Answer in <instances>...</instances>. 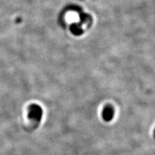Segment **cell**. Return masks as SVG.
<instances>
[{
    "mask_svg": "<svg viewBox=\"0 0 155 155\" xmlns=\"http://www.w3.org/2000/svg\"><path fill=\"white\" fill-rule=\"evenodd\" d=\"M114 115V108L111 105H106L102 110V117L105 122H110Z\"/></svg>",
    "mask_w": 155,
    "mask_h": 155,
    "instance_id": "cell-1",
    "label": "cell"
},
{
    "mask_svg": "<svg viewBox=\"0 0 155 155\" xmlns=\"http://www.w3.org/2000/svg\"><path fill=\"white\" fill-rule=\"evenodd\" d=\"M71 31L76 36H80L84 33V31L82 29L80 25L78 23H72L71 25Z\"/></svg>",
    "mask_w": 155,
    "mask_h": 155,
    "instance_id": "cell-2",
    "label": "cell"
},
{
    "mask_svg": "<svg viewBox=\"0 0 155 155\" xmlns=\"http://www.w3.org/2000/svg\"><path fill=\"white\" fill-rule=\"evenodd\" d=\"M81 18V22L84 23H86L89 21V18H91L90 16L88 15V14H83L82 15L80 16Z\"/></svg>",
    "mask_w": 155,
    "mask_h": 155,
    "instance_id": "cell-3",
    "label": "cell"
}]
</instances>
